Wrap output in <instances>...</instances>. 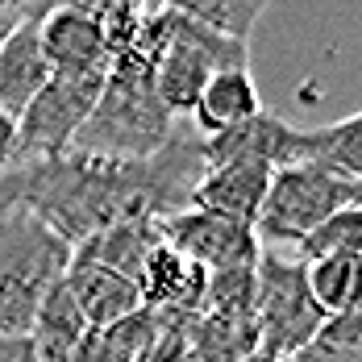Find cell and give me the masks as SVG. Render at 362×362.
<instances>
[{
  "label": "cell",
  "instance_id": "6da1fadb",
  "mask_svg": "<svg viewBox=\"0 0 362 362\" xmlns=\"http://www.w3.org/2000/svg\"><path fill=\"white\" fill-rule=\"evenodd\" d=\"M204 175V138L187 125L158 146L150 158L112 163L59 154L42 163H13L0 175V209H25L67 246L121 221H163L187 209Z\"/></svg>",
  "mask_w": 362,
  "mask_h": 362
},
{
  "label": "cell",
  "instance_id": "7a4b0ae2",
  "mask_svg": "<svg viewBox=\"0 0 362 362\" xmlns=\"http://www.w3.org/2000/svg\"><path fill=\"white\" fill-rule=\"evenodd\" d=\"M171 134H175V117L163 109L154 92L150 59L142 50H125L109 63L105 88L67 154L134 163V158H150Z\"/></svg>",
  "mask_w": 362,
  "mask_h": 362
},
{
  "label": "cell",
  "instance_id": "3957f363",
  "mask_svg": "<svg viewBox=\"0 0 362 362\" xmlns=\"http://www.w3.org/2000/svg\"><path fill=\"white\" fill-rule=\"evenodd\" d=\"M71 246L25 209H0V341L30 337L46 291L67 275Z\"/></svg>",
  "mask_w": 362,
  "mask_h": 362
},
{
  "label": "cell",
  "instance_id": "277c9868",
  "mask_svg": "<svg viewBox=\"0 0 362 362\" xmlns=\"http://www.w3.org/2000/svg\"><path fill=\"white\" fill-rule=\"evenodd\" d=\"M150 71H154V92H158L163 109L180 121L196 109V100H200V92L209 88L213 75L250 71V42L225 37L217 30H204V25L187 21L180 13L163 8L154 17Z\"/></svg>",
  "mask_w": 362,
  "mask_h": 362
},
{
  "label": "cell",
  "instance_id": "5b68a950",
  "mask_svg": "<svg viewBox=\"0 0 362 362\" xmlns=\"http://www.w3.org/2000/svg\"><path fill=\"white\" fill-rule=\"evenodd\" d=\"M362 204V180H350L325 163H291L271 175L262 213L254 221L262 250H300L333 213Z\"/></svg>",
  "mask_w": 362,
  "mask_h": 362
},
{
  "label": "cell",
  "instance_id": "8992f818",
  "mask_svg": "<svg viewBox=\"0 0 362 362\" xmlns=\"http://www.w3.org/2000/svg\"><path fill=\"white\" fill-rule=\"evenodd\" d=\"M321 308L304 279V258L291 250H262L254 262V329L258 350L288 362L321 329Z\"/></svg>",
  "mask_w": 362,
  "mask_h": 362
},
{
  "label": "cell",
  "instance_id": "52a82bcc",
  "mask_svg": "<svg viewBox=\"0 0 362 362\" xmlns=\"http://www.w3.org/2000/svg\"><path fill=\"white\" fill-rule=\"evenodd\" d=\"M109 71H54L46 88L17 117V163H42L67 154L96 105Z\"/></svg>",
  "mask_w": 362,
  "mask_h": 362
},
{
  "label": "cell",
  "instance_id": "ba28073f",
  "mask_svg": "<svg viewBox=\"0 0 362 362\" xmlns=\"http://www.w3.org/2000/svg\"><path fill=\"white\" fill-rule=\"evenodd\" d=\"M158 238L192 258L196 267H204L209 275L217 271H238V267H254L258 262V233L254 225L217 217V213H200V209H180L171 217L158 221Z\"/></svg>",
  "mask_w": 362,
  "mask_h": 362
},
{
  "label": "cell",
  "instance_id": "9c48e42d",
  "mask_svg": "<svg viewBox=\"0 0 362 362\" xmlns=\"http://www.w3.org/2000/svg\"><path fill=\"white\" fill-rule=\"evenodd\" d=\"M233 158L267 163L271 171H279V167H291V163L317 158V146H313V129H296L279 112L262 109L258 117L225 129L217 138H204V167L233 163Z\"/></svg>",
  "mask_w": 362,
  "mask_h": 362
},
{
  "label": "cell",
  "instance_id": "30bf717a",
  "mask_svg": "<svg viewBox=\"0 0 362 362\" xmlns=\"http://www.w3.org/2000/svg\"><path fill=\"white\" fill-rule=\"evenodd\" d=\"M37 37H42V54L54 71H109V37L105 25L67 4H46L37 17Z\"/></svg>",
  "mask_w": 362,
  "mask_h": 362
},
{
  "label": "cell",
  "instance_id": "8fae6325",
  "mask_svg": "<svg viewBox=\"0 0 362 362\" xmlns=\"http://www.w3.org/2000/svg\"><path fill=\"white\" fill-rule=\"evenodd\" d=\"M204 288L209 271L171 250L167 242H158L138 271V300L154 317H196L204 304Z\"/></svg>",
  "mask_w": 362,
  "mask_h": 362
},
{
  "label": "cell",
  "instance_id": "7c38bea8",
  "mask_svg": "<svg viewBox=\"0 0 362 362\" xmlns=\"http://www.w3.org/2000/svg\"><path fill=\"white\" fill-rule=\"evenodd\" d=\"M271 175L275 171L267 163H250V158H233V163L204 167V175L196 183L187 209H200V213H217V217L254 225L258 213H262Z\"/></svg>",
  "mask_w": 362,
  "mask_h": 362
},
{
  "label": "cell",
  "instance_id": "4fadbf2b",
  "mask_svg": "<svg viewBox=\"0 0 362 362\" xmlns=\"http://www.w3.org/2000/svg\"><path fill=\"white\" fill-rule=\"evenodd\" d=\"M63 279H67V288H71L88 329H109L142 308L138 284L125 279V275H117V271H109V267H100V262H88V258H75L71 254Z\"/></svg>",
  "mask_w": 362,
  "mask_h": 362
},
{
  "label": "cell",
  "instance_id": "5bb4252c",
  "mask_svg": "<svg viewBox=\"0 0 362 362\" xmlns=\"http://www.w3.org/2000/svg\"><path fill=\"white\" fill-rule=\"evenodd\" d=\"M46 79H50V63L42 54L37 17H30L0 46V109L8 117H21L25 105L46 88Z\"/></svg>",
  "mask_w": 362,
  "mask_h": 362
},
{
  "label": "cell",
  "instance_id": "9a60e30c",
  "mask_svg": "<svg viewBox=\"0 0 362 362\" xmlns=\"http://www.w3.org/2000/svg\"><path fill=\"white\" fill-rule=\"evenodd\" d=\"M88 337V321L75 304L67 279H59L54 288L46 291L42 308L34 317V329H30V346H34L37 362H75L79 358V346Z\"/></svg>",
  "mask_w": 362,
  "mask_h": 362
},
{
  "label": "cell",
  "instance_id": "2e32d148",
  "mask_svg": "<svg viewBox=\"0 0 362 362\" xmlns=\"http://www.w3.org/2000/svg\"><path fill=\"white\" fill-rule=\"evenodd\" d=\"M258 112H262V100H258V88H254L250 71H221L200 92V100L192 109V129L200 138H217V134L250 121Z\"/></svg>",
  "mask_w": 362,
  "mask_h": 362
},
{
  "label": "cell",
  "instance_id": "e0dca14e",
  "mask_svg": "<svg viewBox=\"0 0 362 362\" xmlns=\"http://www.w3.org/2000/svg\"><path fill=\"white\" fill-rule=\"evenodd\" d=\"M158 242H163L158 238V221L138 217V221H121V225H109V229L92 233L71 254L75 258H88V262H100V267H109V271L138 284V271H142V262L150 258V250Z\"/></svg>",
  "mask_w": 362,
  "mask_h": 362
},
{
  "label": "cell",
  "instance_id": "ac0fdd59",
  "mask_svg": "<svg viewBox=\"0 0 362 362\" xmlns=\"http://www.w3.org/2000/svg\"><path fill=\"white\" fill-rule=\"evenodd\" d=\"M304 279H308L313 304L321 308V317L362 313V258H350V254L308 258Z\"/></svg>",
  "mask_w": 362,
  "mask_h": 362
},
{
  "label": "cell",
  "instance_id": "d6986e66",
  "mask_svg": "<svg viewBox=\"0 0 362 362\" xmlns=\"http://www.w3.org/2000/svg\"><path fill=\"white\" fill-rule=\"evenodd\" d=\"M267 4L271 0H158V8L180 13V17L204 25V30H217V34L238 37V42H250Z\"/></svg>",
  "mask_w": 362,
  "mask_h": 362
},
{
  "label": "cell",
  "instance_id": "ffe728a7",
  "mask_svg": "<svg viewBox=\"0 0 362 362\" xmlns=\"http://www.w3.org/2000/svg\"><path fill=\"white\" fill-rule=\"evenodd\" d=\"M288 362H362V313L325 317L313 341Z\"/></svg>",
  "mask_w": 362,
  "mask_h": 362
},
{
  "label": "cell",
  "instance_id": "44dd1931",
  "mask_svg": "<svg viewBox=\"0 0 362 362\" xmlns=\"http://www.w3.org/2000/svg\"><path fill=\"white\" fill-rule=\"evenodd\" d=\"M313 146H317V163H325L350 180H362V112L313 129Z\"/></svg>",
  "mask_w": 362,
  "mask_h": 362
},
{
  "label": "cell",
  "instance_id": "7402d4cb",
  "mask_svg": "<svg viewBox=\"0 0 362 362\" xmlns=\"http://www.w3.org/2000/svg\"><path fill=\"white\" fill-rule=\"evenodd\" d=\"M300 258H325V254H350V258H362V204H350L333 217L300 246Z\"/></svg>",
  "mask_w": 362,
  "mask_h": 362
},
{
  "label": "cell",
  "instance_id": "603a6c76",
  "mask_svg": "<svg viewBox=\"0 0 362 362\" xmlns=\"http://www.w3.org/2000/svg\"><path fill=\"white\" fill-rule=\"evenodd\" d=\"M17 163V117L0 109V175Z\"/></svg>",
  "mask_w": 362,
  "mask_h": 362
},
{
  "label": "cell",
  "instance_id": "cb8c5ba5",
  "mask_svg": "<svg viewBox=\"0 0 362 362\" xmlns=\"http://www.w3.org/2000/svg\"><path fill=\"white\" fill-rule=\"evenodd\" d=\"M0 362H37L30 337H17V341H0Z\"/></svg>",
  "mask_w": 362,
  "mask_h": 362
},
{
  "label": "cell",
  "instance_id": "d4e9b609",
  "mask_svg": "<svg viewBox=\"0 0 362 362\" xmlns=\"http://www.w3.org/2000/svg\"><path fill=\"white\" fill-rule=\"evenodd\" d=\"M46 0H0V13H17V17H42Z\"/></svg>",
  "mask_w": 362,
  "mask_h": 362
},
{
  "label": "cell",
  "instance_id": "484cf974",
  "mask_svg": "<svg viewBox=\"0 0 362 362\" xmlns=\"http://www.w3.org/2000/svg\"><path fill=\"white\" fill-rule=\"evenodd\" d=\"M21 21H30V17H17V13H0V46L8 42V34H13Z\"/></svg>",
  "mask_w": 362,
  "mask_h": 362
},
{
  "label": "cell",
  "instance_id": "4316f807",
  "mask_svg": "<svg viewBox=\"0 0 362 362\" xmlns=\"http://www.w3.org/2000/svg\"><path fill=\"white\" fill-rule=\"evenodd\" d=\"M238 362H279V358H271V354H262V350H254V354H246V358H238Z\"/></svg>",
  "mask_w": 362,
  "mask_h": 362
}]
</instances>
